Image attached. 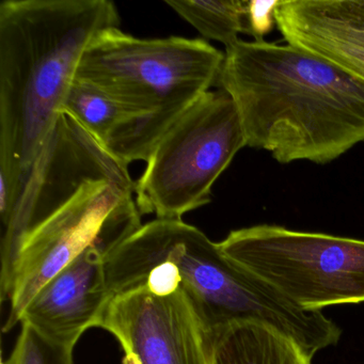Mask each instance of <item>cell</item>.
I'll use <instances>...</instances> for the list:
<instances>
[{
  "label": "cell",
  "instance_id": "1",
  "mask_svg": "<svg viewBox=\"0 0 364 364\" xmlns=\"http://www.w3.org/2000/svg\"><path fill=\"white\" fill-rule=\"evenodd\" d=\"M135 191L129 166L60 112L3 225L0 289L10 302L4 332L76 257L89 248L108 257L141 227Z\"/></svg>",
  "mask_w": 364,
  "mask_h": 364
},
{
  "label": "cell",
  "instance_id": "2",
  "mask_svg": "<svg viewBox=\"0 0 364 364\" xmlns=\"http://www.w3.org/2000/svg\"><path fill=\"white\" fill-rule=\"evenodd\" d=\"M218 86L247 146L279 163L327 164L364 141V80L297 46L238 40L225 48Z\"/></svg>",
  "mask_w": 364,
  "mask_h": 364
},
{
  "label": "cell",
  "instance_id": "3",
  "mask_svg": "<svg viewBox=\"0 0 364 364\" xmlns=\"http://www.w3.org/2000/svg\"><path fill=\"white\" fill-rule=\"evenodd\" d=\"M104 272L112 298L140 287L159 295L183 289L210 332L233 323H263L311 358L340 340V328L321 311L296 306L182 219L142 225L106 257Z\"/></svg>",
  "mask_w": 364,
  "mask_h": 364
},
{
  "label": "cell",
  "instance_id": "4",
  "mask_svg": "<svg viewBox=\"0 0 364 364\" xmlns=\"http://www.w3.org/2000/svg\"><path fill=\"white\" fill-rule=\"evenodd\" d=\"M116 27L120 14L110 0L0 4V180L20 196L85 50Z\"/></svg>",
  "mask_w": 364,
  "mask_h": 364
},
{
  "label": "cell",
  "instance_id": "5",
  "mask_svg": "<svg viewBox=\"0 0 364 364\" xmlns=\"http://www.w3.org/2000/svg\"><path fill=\"white\" fill-rule=\"evenodd\" d=\"M225 53L203 39H140L120 27L85 50L75 78L90 82L129 112L105 150L125 165L148 161L164 134L202 95L218 86Z\"/></svg>",
  "mask_w": 364,
  "mask_h": 364
},
{
  "label": "cell",
  "instance_id": "6",
  "mask_svg": "<svg viewBox=\"0 0 364 364\" xmlns=\"http://www.w3.org/2000/svg\"><path fill=\"white\" fill-rule=\"evenodd\" d=\"M247 146L235 104L223 89L202 95L164 134L136 183L140 214L182 219L212 201V188Z\"/></svg>",
  "mask_w": 364,
  "mask_h": 364
},
{
  "label": "cell",
  "instance_id": "7",
  "mask_svg": "<svg viewBox=\"0 0 364 364\" xmlns=\"http://www.w3.org/2000/svg\"><path fill=\"white\" fill-rule=\"evenodd\" d=\"M218 245L304 310L364 302V240L259 225Z\"/></svg>",
  "mask_w": 364,
  "mask_h": 364
},
{
  "label": "cell",
  "instance_id": "8",
  "mask_svg": "<svg viewBox=\"0 0 364 364\" xmlns=\"http://www.w3.org/2000/svg\"><path fill=\"white\" fill-rule=\"evenodd\" d=\"M99 327L122 346L123 364H212V332L183 289L146 287L110 300Z\"/></svg>",
  "mask_w": 364,
  "mask_h": 364
},
{
  "label": "cell",
  "instance_id": "9",
  "mask_svg": "<svg viewBox=\"0 0 364 364\" xmlns=\"http://www.w3.org/2000/svg\"><path fill=\"white\" fill-rule=\"evenodd\" d=\"M107 253L89 248L55 274L21 316L50 340L74 347L85 331L99 327L112 299L106 287Z\"/></svg>",
  "mask_w": 364,
  "mask_h": 364
},
{
  "label": "cell",
  "instance_id": "10",
  "mask_svg": "<svg viewBox=\"0 0 364 364\" xmlns=\"http://www.w3.org/2000/svg\"><path fill=\"white\" fill-rule=\"evenodd\" d=\"M274 20L287 43L364 80V0L279 1Z\"/></svg>",
  "mask_w": 364,
  "mask_h": 364
},
{
  "label": "cell",
  "instance_id": "11",
  "mask_svg": "<svg viewBox=\"0 0 364 364\" xmlns=\"http://www.w3.org/2000/svg\"><path fill=\"white\" fill-rule=\"evenodd\" d=\"M212 364H312L291 338L263 323H238L212 333Z\"/></svg>",
  "mask_w": 364,
  "mask_h": 364
},
{
  "label": "cell",
  "instance_id": "12",
  "mask_svg": "<svg viewBox=\"0 0 364 364\" xmlns=\"http://www.w3.org/2000/svg\"><path fill=\"white\" fill-rule=\"evenodd\" d=\"M60 112L73 117L97 142L106 148L129 122V112L90 82L75 78Z\"/></svg>",
  "mask_w": 364,
  "mask_h": 364
},
{
  "label": "cell",
  "instance_id": "13",
  "mask_svg": "<svg viewBox=\"0 0 364 364\" xmlns=\"http://www.w3.org/2000/svg\"><path fill=\"white\" fill-rule=\"evenodd\" d=\"M165 4L204 38L220 42L225 48L240 40V33L247 35L245 0H165Z\"/></svg>",
  "mask_w": 364,
  "mask_h": 364
},
{
  "label": "cell",
  "instance_id": "14",
  "mask_svg": "<svg viewBox=\"0 0 364 364\" xmlns=\"http://www.w3.org/2000/svg\"><path fill=\"white\" fill-rule=\"evenodd\" d=\"M74 347L50 340L28 323L5 364H73Z\"/></svg>",
  "mask_w": 364,
  "mask_h": 364
},
{
  "label": "cell",
  "instance_id": "15",
  "mask_svg": "<svg viewBox=\"0 0 364 364\" xmlns=\"http://www.w3.org/2000/svg\"><path fill=\"white\" fill-rule=\"evenodd\" d=\"M278 0H250L247 4V35L255 38V41H262L276 24V12Z\"/></svg>",
  "mask_w": 364,
  "mask_h": 364
}]
</instances>
